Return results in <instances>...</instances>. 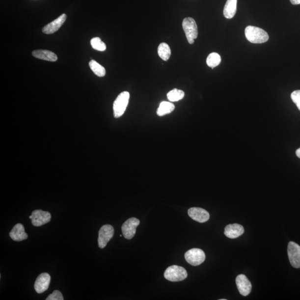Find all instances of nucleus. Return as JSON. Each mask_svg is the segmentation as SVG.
I'll return each mask as SVG.
<instances>
[{
	"mask_svg": "<svg viewBox=\"0 0 300 300\" xmlns=\"http://www.w3.org/2000/svg\"><path fill=\"white\" fill-rule=\"evenodd\" d=\"M245 36L253 44H263L269 40L268 33L259 27L248 26L245 28Z\"/></svg>",
	"mask_w": 300,
	"mask_h": 300,
	"instance_id": "nucleus-1",
	"label": "nucleus"
},
{
	"mask_svg": "<svg viewBox=\"0 0 300 300\" xmlns=\"http://www.w3.org/2000/svg\"><path fill=\"white\" fill-rule=\"evenodd\" d=\"M130 94L128 91H124L117 97L113 105L114 117L119 118L124 115L129 102Z\"/></svg>",
	"mask_w": 300,
	"mask_h": 300,
	"instance_id": "nucleus-2",
	"label": "nucleus"
},
{
	"mask_svg": "<svg viewBox=\"0 0 300 300\" xmlns=\"http://www.w3.org/2000/svg\"><path fill=\"white\" fill-rule=\"evenodd\" d=\"M166 280L172 282L183 281L188 277L187 270L181 266L172 265L168 267L164 273Z\"/></svg>",
	"mask_w": 300,
	"mask_h": 300,
	"instance_id": "nucleus-3",
	"label": "nucleus"
},
{
	"mask_svg": "<svg viewBox=\"0 0 300 300\" xmlns=\"http://www.w3.org/2000/svg\"><path fill=\"white\" fill-rule=\"evenodd\" d=\"M183 28L190 44L194 43L198 36V28L196 21L191 18H185L183 22Z\"/></svg>",
	"mask_w": 300,
	"mask_h": 300,
	"instance_id": "nucleus-4",
	"label": "nucleus"
},
{
	"mask_svg": "<svg viewBox=\"0 0 300 300\" xmlns=\"http://www.w3.org/2000/svg\"><path fill=\"white\" fill-rule=\"evenodd\" d=\"M185 258L189 264L196 266L204 263L206 256L201 249L194 248L185 253Z\"/></svg>",
	"mask_w": 300,
	"mask_h": 300,
	"instance_id": "nucleus-5",
	"label": "nucleus"
},
{
	"mask_svg": "<svg viewBox=\"0 0 300 300\" xmlns=\"http://www.w3.org/2000/svg\"><path fill=\"white\" fill-rule=\"evenodd\" d=\"M140 221L135 218H130L126 221L121 227L124 237L128 240L134 238L136 232V228L140 225Z\"/></svg>",
	"mask_w": 300,
	"mask_h": 300,
	"instance_id": "nucleus-6",
	"label": "nucleus"
},
{
	"mask_svg": "<svg viewBox=\"0 0 300 300\" xmlns=\"http://www.w3.org/2000/svg\"><path fill=\"white\" fill-rule=\"evenodd\" d=\"M289 259L293 267L300 268V246L293 242H290L287 247Z\"/></svg>",
	"mask_w": 300,
	"mask_h": 300,
	"instance_id": "nucleus-7",
	"label": "nucleus"
},
{
	"mask_svg": "<svg viewBox=\"0 0 300 300\" xmlns=\"http://www.w3.org/2000/svg\"><path fill=\"white\" fill-rule=\"evenodd\" d=\"M114 229L110 225L101 227L99 232L98 244L100 248H104L113 236Z\"/></svg>",
	"mask_w": 300,
	"mask_h": 300,
	"instance_id": "nucleus-8",
	"label": "nucleus"
},
{
	"mask_svg": "<svg viewBox=\"0 0 300 300\" xmlns=\"http://www.w3.org/2000/svg\"><path fill=\"white\" fill-rule=\"evenodd\" d=\"M31 222L32 225L36 227H40L45 225L51 221L52 215L47 211L41 210H36L32 213Z\"/></svg>",
	"mask_w": 300,
	"mask_h": 300,
	"instance_id": "nucleus-9",
	"label": "nucleus"
},
{
	"mask_svg": "<svg viewBox=\"0 0 300 300\" xmlns=\"http://www.w3.org/2000/svg\"><path fill=\"white\" fill-rule=\"evenodd\" d=\"M236 285L241 295L246 297L251 293L252 285L244 274H239L236 278Z\"/></svg>",
	"mask_w": 300,
	"mask_h": 300,
	"instance_id": "nucleus-10",
	"label": "nucleus"
},
{
	"mask_svg": "<svg viewBox=\"0 0 300 300\" xmlns=\"http://www.w3.org/2000/svg\"><path fill=\"white\" fill-rule=\"evenodd\" d=\"M67 15L65 14H62L58 18L54 20L53 22L46 25L42 28V32L47 35L53 34L60 28L62 25L65 23Z\"/></svg>",
	"mask_w": 300,
	"mask_h": 300,
	"instance_id": "nucleus-11",
	"label": "nucleus"
},
{
	"mask_svg": "<svg viewBox=\"0 0 300 300\" xmlns=\"http://www.w3.org/2000/svg\"><path fill=\"white\" fill-rule=\"evenodd\" d=\"M51 282V276L48 273H42L36 278L34 287L36 293L42 294L49 289Z\"/></svg>",
	"mask_w": 300,
	"mask_h": 300,
	"instance_id": "nucleus-12",
	"label": "nucleus"
},
{
	"mask_svg": "<svg viewBox=\"0 0 300 300\" xmlns=\"http://www.w3.org/2000/svg\"><path fill=\"white\" fill-rule=\"evenodd\" d=\"M188 215L193 220L198 222L204 223L210 218V214L205 209L199 208H192L188 210Z\"/></svg>",
	"mask_w": 300,
	"mask_h": 300,
	"instance_id": "nucleus-13",
	"label": "nucleus"
},
{
	"mask_svg": "<svg viewBox=\"0 0 300 300\" xmlns=\"http://www.w3.org/2000/svg\"><path fill=\"white\" fill-rule=\"evenodd\" d=\"M244 232V228L242 225L238 223H234L225 227L224 234L227 238L236 239L242 235Z\"/></svg>",
	"mask_w": 300,
	"mask_h": 300,
	"instance_id": "nucleus-14",
	"label": "nucleus"
},
{
	"mask_svg": "<svg viewBox=\"0 0 300 300\" xmlns=\"http://www.w3.org/2000/svg\"><path fill=\"white\" fill-rule=\"evenodd\" d=\"M9 235L15 242H22L28 238L27 234L25 232L24 226L21 223H17L10 231Z\"/></svg>",
	"mask_w": 300,
	"mask_h": 300,
	"instance_id": "nucleus-15",
	"label": "nucleus"
},
{
	"mask_svg": "<svg viewBox=\"0 0 300 300\" xmlns=\"http://www.w3.org/2000/svg\"><path fill=\"white\" fill-rule=\"evenodd\" d=\"M32 56L40 60L50 62H55L57 60L56 55L51 51L46 50H37L33 51Z\"/></svg>",
	"mask_w": 300,
	"mask_h": 300,
	"instance_id": "nucleus-16",
	"label": "nucleus"
},
{
	"mask_svg": "<svg viewBox=\"0 0 300 300\" xmlns=\"http://www.w3.org/2000/svg\"><path fill=\"white\" fill-rule=\"evenodd\" d=\"M238 0H227L223 8V15L226 19L233 18L237 9Z\"/></svg>",
	"mask_w": 300,
	"mask_h": 300,
	"instance_id": "nucleus-17",
	"label": "nucleus"
},
{
	"mask_svg": "<svg viewBox=\"0 0 300 300\" xmlns=\"http://www.w3.org/2000/svg\"><path fill=\"white\" fill-rule=\"evenodd\" d=\"M175 106L171 103L167 101H163L160 104L157 110V115L159 116H163L171 113L174 110Z\"/></svg>",
	"mask_w": 300,
	"mask_h": 300,
	"instance_id": "nucleus-18",
	"label": "nucleus"
},
{
	"mask_svg": "<svg viewBox=\"0 0 300 300\" xmlns=\"http://www.w3.org/2000/svg\"><path fill=\"white\" fill-rule=\"evenodd\" d=\"M158 51L159 56L163 60L167 61L170 58L171 52L170 47L167 44L164 43V42L160 44Z\"/></svg>",
	"mask_w": 300,
	"mask_h": 300,
	"instance_id": "nucleus-19",
	"label": "nucleus"
},
{
	"mask_svg": "<svg viewBox=\"0 0 300 300\" xmlns=\"http://www.w3.org/2000/svg\"><path fill=\"white\" fill-rule=\"evenodd\" d=\"M89 66L91 70L98 77L102 78L106 75V70L104 67L95 60H91L89 62Z\"/></svg>",
	"mask_w": 300,
	"mask_h": 300,
	"instance_id": "nucleus-20",
	"label": "nucleus"
},
{
	"mask_svg": "<svg viewBox=\"0 0 300 300\" xmlns=\"http://www.w3.org/2000/svg\"><path fill=\"white\" fill-rule=\"evenodd\" d=\"M184 96V92L183 90L177 89V88H174V89L169 91L167 94V99L171 102L179 101L183 99Z\"/></svg>",
	"mask_w": 300,
	"mask_h": 300,
	"instance_id": "nucleus-21",
	"label": "nucleus"
},
{
	"mask_svg": "<svg viewBox=\"0 0 300 300\" xmlns=\"http://www.w3.org/2000/svg\"><path fill=\"white\" fill-rule=\"evenodd\" d=\"M221 61V56L217 53H213L209 55L207 58L206 63L209 67L214 69L218 66Z\"/></svg>",
	"mask_w": 300,
	"mask_h": 300,
	"instance_id": "nucleus-22",
	"label": "nucleus"
},
{
	"mask_svg": "<svg viewBox=\"0 0 300 300\" xmlns=\"http://www.w3.org/2000/svg\"><path fill=\"white\" fill-rule=\"evenodd\" d=\"M91 45L93 49L99 51V52H104L107 49V46L99 37H94L91 40Z\"/></svg>",
	"mask_w": 300,
	"mask_h": 300,
	"instance_id": "nucleus-23",
	"label": "nucleus"
},
{
	"mask_svg": "<svg viewBox=\"0 0 300 300\" xmlns=\"http://www.w3.org/2000/svg\"><path fill=\"white\" fill-rule=\"evenodd\" d=\"M291 98L300 111V90H296L292 92Z\"/></svg>",
	"mask_w": 300,
	"mask_h": 300,
	"instance_id": "nucleus-24",
	"label": "nucleus"
},
{
	"mask_svg": "<svg viewBox=\"0 0 300 300\" xmlns=\"http://www.w3.org/2000/svg\"><path fill=\"white\" fill-rule=\"evenodd\" d=\"M63 295L60 291L55 290L53 294H50L49 297L46 298V300H63Z\"/></svg>",
	"mask_w": 300,
	"mask_h": 300,
	"instance_id": "nucleus-25",
	"label": "nucleus"
},
{
	"mask_svg": "<svg viewBox=\"0 0 300 300\" xmlns=\"http://www.w3.org/2000/svg\"><path fill=\"white\" fill-rule=\"evenodd\" d=\"M290 1L291 3L294 5H299V4H300V0H290Z\"/></svg>",
	"mask_w": 300,
	"mask_h": 300,
	"instance_id": "nucleus-26",
	"label": "nucleus"
},
{
	"mask_svg": "<svg viewBox=\"0 0 300 300\" xmlns=\"http://www.w3.org/2000/svg\"><path fill=\"white\" fill-rule=\"evenodd\" d=\"M296 154H297L298 157L300 159V148L296 151Z\"/></svg>",
	"mask_w": 300,
	"mask_h": 300,
	"instance_id": "nucleus-27",
	"label": "nucleus"
}]
</instances>
